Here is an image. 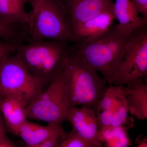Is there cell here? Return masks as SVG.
<instances>
[{
    "instance_id": "20",
    "label": "cell",
    "mask_w": 147,
    "mask_h": 147,
    "mask_svg": "<svg viewBox=\"0 0 147 147\" xmlns=\"http://www.w3.org/2000/svg\"><path fill=\"white\" fill-rule=\"evenodd\" d=\"M18 45L6 42L0 44V60L10 57L16 51Z\"/></svg>"
},
{
    "instance_id": "22",
    "label": "cell",
    "mask_w": 147,
    "mask_h": 147,
    "mask_svg": "<svg viewBox=\"0 0 147 147\" xmlns=\"http://www.w3.org/2000/svg\"><path fill=\"white\" fill-rule=\"evenodd\" d=\"M135 143L137 144V147H147V139L146 137H144V135H138L135 140Z\"/></svg>"
},
{
    "instance_id": "13",
    "label": "cell",
    "mask_w": 147,
    "mask_h": 147,
    "mask_svg": "<svg viewBox=\"0 0 147 147\" xmlns=\"http://www.w3.org/2000/svg\"><path fill=\"white\" fill-rule=\"evenodd\" d=\"M144 79L134 80L122 87L128 113L139 120L147 118V86Z\"/></svg>"
},
{
    "instance_id": "2",
    "label": "cell",
    "mask_w": 147,
    "mask_h": 147,
    "mask_svg": "<svg viewBox=\"0 0 147 147\" xmlns=\"http://www.w3.org/2000/svg\"><path fill=\"white\" fill-rule=\"evenodd\" d=\"M67 42L52 40H30L19 44L16 56L31 73L46 84L50 83L66 65Z\"/></svg>"
},
{
    "instance_id": "19",
    "label": "cell",
    "mask_w": 147,
    "mask_h": 147,
    "mask_svg": "<svg viewBox=\"0 0 147 147\" xmlns=\"http://www.w3.org/2000/svg\"><path fill=\"white\" fill-rule=\"evenodd\" d=\"M17 146L6 134L5 126L1 109L0 99V147H15Z\"/></svg>"
},
{
    "instance_id": "12",
    "label": "cell",
    "mask_w": 147,
    "mask_h": 147,
    "mask_svg": "<svg viewBox=\"0 0 147 147\" xmlns=\"http://www.w3.org/2000/svg\"><path fill=\"white\" fill-rule=\"evenodd\" d=\"M114 12L119 22L117 26L128 34L147 27V18L139 16L131 0H115Z\"/></svg>"
},
{
    "instance_id": "10",
    "label": "cell",
    "mask_w": 147,
    "mask_h": 147,
    "mask_svg": "<svg viewBox=\"0 0 147 147\" xmlns=\"http://www.w3.org/2000/svg\"><path fill=\"white\" fill-rule=\"evenodd\" d=\"M115 19L113 8L72 27L71 32L75 42H81L104 34L113 26Z\"/></svg>"
},
{
    "instance_id": "1",
    "label": "cell",
    "mask_w": 147,
    "mask_h": 147,
    "mask_svg": "<svg viewBox=\"0 0 147 147\" xmlns=\"http://www.w3.org/2000/svg\"><path fill=\"white\" fill-rule=\"evenodd\" d=\"M131 35L113 26L104 34L78 42L69 48L68 54L101 74L109 84L123 59L125 45Z\"/></svg>"
},
{
    "instance_id": "6",
    "label": "cell",
    "mask_w": 147,
    "mask_h": 147,
    "mask_svg": "<svg viewBox=\"0 0 147 147\" xmlns=\"http://www.w3.org/2000/svg\"><path fill=\"white\" fill-rule=\"evenodd\" d=\"M45 85L16 55L0 60V99L15 96L28 106L42 91Z\"/></svg>"
},
{
    "instance_id": "14",
    "label": "cell",
    "mask_w": 147,
    "mask_h": 147,
    "mask_svg": "<svg viewBox=\"0 0 147 147\" xmlns=\"http://www.w3.org/2000/svg\"><path fill=\"white\" fill-rule=\"evenodd\" d=\"M69 133L65 131L62 125L48 123L43 126L28 120L20 127L18 136L25 142L26 146L38 147L42 142L53 135L67 137Z\"/></svg>"
},
{
    "instance_id": "7",
    "label": "cell",
    "mask_w": 147,
    "mask_h": 147,
    "mask_svg": "<svg viewBox=\"0 0 147 147\" xmlns=\"http://www.w3.org/2000/svg\"><path fill=\"white\" fill-rule=\"evenodd\" d=\"M147 75V28L135 32L126 40L123 59L109 84L123 87Z\"/></svg>"
},
{
    "instance_id": "15",
    "label": "cell",
    "mask_w": 147,
    "mask_h": 147,
    "mask_svg": "<svg viewBox=\"0 0 147 147\" xmlns=\"http://www.w3.org/2000/svg\"><path fill=\"white\" fill-rule=\"evenodd\" d=\"M28 0H0V17L9 24L26 26L28 19L25 10Z\"/></svg>"
},
{
    "instance_id": "11",
    "label": "cell",
    "mask_w": 147,
    "mask_h": 147,
    "mask_svg": "<svg viewBox=\"0 0 147 147\" xmlns=\"http://www.w3.org/2000/svg\"><path fill=\"white\" fill-rule=\"evenodd\" d=\"M27 104L15 96L7 95L1 99V109L5 127L18 136L20 127L27 120Z\"/></svg>"
},
{
    "instance_id": "4",
    "label": "cell",
    "mask_w": 147,
    "mask_h": 147,
    "mask_svg": "<svg viewBox=\"0 0 147 147\" xmlns=\"http://www.w3.org/2000/svg\"><path fill=\"white\" fill-rule=\"evenodd\" d=\"M68 67L66 92L69 108L86 105L95 111L108 82L94 69L69 54Z\"/></svg>"
},
{
    "instance_id": "3",
    "label": "cell",
    "mask_w": 147,
    "mask_h": 147,
    "mask_svg": "<svg viewBox=\"0 0 147 147\" xmlns=\"http://www.w3.org/2000/svg\"><path fill=\"white\" fill-rule=\"evenodd\" d=\"M32 9L27 27L30 40L75 42L61 0H28Z\"/></svg>"
},
{
    "instance_id": "16",
    "label": "cell",
    "mask_w": 147,
    "mask_h": 147,
    "mask_svg": "<svg viewBox=\"0 0 147 147\" xmlns=\"http://www.w3.org/2000/svg\"><path fill=\"white\" fill-rule=\"evenodd\" d=\"M127 129L123 126L109 127L99 130L98 138L107 147H127L131 145Z\"/></svg>"
},
{
    "instance_id": "17",
    "label": "cell",
    "mask_w": 147,
    "mask_h": 147,
    "mask_svg": "<svg viewBox=\"0 0 147 147\" xmlns=\"http://www.w3.org/2000/svg\"><path fill=\"white\" fill-rule=\"evenodd\" d=\"M29 38L27 26L9 24L0 17V38L18 45Z\"/></svg>"
},
{
    "instance_id": "5",
    "label": "cell",
    "mask_w": 147,
    "mask_h": 147,
    "mask_svg": "<svg viewBox=\"0 0 147 147\" xmlns=\"http://www.w3.org/2000/svg\"><path fill=\"white\" fill-rule=\"evenodd\" d=\"M68 72L67 61L64 68L50 82L47 89L42 91L27 106L28 119L60 125L67 121L69 107L66 83Z\"/></svg>"
},
{
    "instance_id": "8",
    "label": "cell",
    "mask_w": 147,
    "mask_h": 147,
    "mask_svg": "<svg viewBox=\"0 0 147 147\" xmlns=\"http://www.w3.org/2000/svg\"><path fill=\"white\" fill-rule=\"evenodd\" d=\"M67 119L71 124L72 129L93 147L102 146L98 139L99 129L93 109L86 105L80 108L77 106L69 108Z\"/></svg>"
},
{
    "instance_id": "21",
    "label": "cell",
    "mask_w": 147,
    "mask_h": 147,
    "mask_svg": "<svg viewBox=\"0 0 147 147\" xmlns=\"http://www.w3.org/2000/svg\"><path fill=\"white\" fill-rule=\"evenodd\" d=\"M137 11L147 18V0H131Z\"/></svg>"
},
{
    "instance_id": "9",
    "label": "cell",
    "mask_w": 147,
    "mask_h": 147,
    "mask_svg": "<svg viewBox=\"0 0 147 147\" xmlns=\"http://www.w3.org/2000/svg\"><path fill=\"white\" fill-rule=\"evenodd\" d=\"M70 29L100 13L114 8L112 0H61Z\"/></svg>"
},
{
    "instance_id": "18",
    "label": "cell",
    "mask_w": 147,
    "mask_h": 147,
    "mask_svg": "<svg viewBox=\"0 0 147 147\" xmlns=\"http://www.w3.org/2000/svg\"><path fill=\"white\" fill-rule=\"evenodd\" d=\"M60 147H93L92 145L72 129Z\"/></svg>"
}]
</instances>
